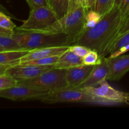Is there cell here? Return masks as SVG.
I'll return each mask as SVG.
<instances>
[{
    "label": "cell",
    "instance_id": "7",
    "mask_svg": "<svg viewBox=\"0 0 129 129\" xmlns=\"http://www.w3.org/2000/svg\"><path fill=\"white\" fill-rule=\"evenodd\" d=\"M58 20L49 6H42L30 10L29 16L15 30H38L46 28Z\"/></svg>",
    "mask_w": 129,
    "mask_h": 129
},
{
    "label": "cell",
    "instance_id": "4",
    "mask_svg": "<svg viewBox=\"0 0 129 129\" xmlns=\"http://www.w3.org/2000/svg\"><path fill=\"white\" fill-rule=\"evenodd\" d=\"M47 104L59 103H86L102 105L100 101L82 88L67 86L50 91L41 100Z\"/></svg>",
    "mask_w": 129,
    "mask_h": 129
},
{
    "label": "cell",
    "instance_id": "18",
    "mask_svg": "<svg viewBox=\"0 0 129 129\" xmlns=\"http://www.w3.org/2000/svg\"><path fill=\"white\" fill-rule=\"evenodd\" d=\"M60 55H55V56L48 57L42 58V59H34V60H29V61L23 62L17 65L22 66H53L59 60ZM13 67V66H12Z\"/></svg>",
    "mask_w": 129,
    "mask_h": 129
},
{
    "label": "cell",
    "instance_id": "14",
    "mask_svg": "<svg viewBox=\"0 0 129 129\" xmlns=\"http://www.w3.org/2000/svg\"><path fill=\"white\" fill-rule=\"evenodd\" d=\"M82 64H84L83 58L68 50L59 57V60L52 66V68L55 69H68Z\"/></svg>",
    "mask_w": 129,
    "mask_h": 129
},
{
    "label": "cell",
    "instance_id": "13",
    "mask_svg": "<svg viewBox=\"0 0 129 129\" xmlns=\"http://www.w3.org/2000/svg\"><path fill=\"white\" fill-rule=\"evenodd\" d=\"M93 68V65L82 64L67 69L66 80L68 86H79L88 78Z\"/></svg>",
    "mask_w": 129,
    "mask_h": 129
},
{
    "label": "cell",
    "instance_id": "28",
    "mask_svg": "<svg viewBox=\"0 0 129 129\" xmlns=\"http://www.w3.org/2000/svg\"><path fill=\"white\" fill-rule=\"evenodd\" d=\"M81 4L84 6V8H86V5H87V0H79ZM87 9V8H86Z\"/></svg>",
    "mask_w": 129,
    "mask_h": 129
},
{
    "label": "cell",
    "instance_id": "1",
    "mask_svg": "<svg viewBox=\"0 0 129 129\" xmlns=\"http://www.w3.org/2000/svg\"><path fill=\"white\" fill-rule=\"evenodd\" d=\"M123 22L119 7L115 5L95 25L86 28L75 44L84 45L94 50L100 58L106 57L110 54L119 37Z\"/></svg>",
    "mask_w": 129,
    "mask_h": 129
},
{
    "label": "cell",
    "instance_id": "17",
    "mask_svg": "<svg viewBox=\"0 0 129 129\" xmlns=\"http://www.w3.org/2000/svg\"><path fill=\"white\" fill-rule=\"evenodd\" d=\"M18 50L25 49L20 46L13 35H0V52Z\"/></svg>",
    "mask_w": 129,
    "mask_h": 129
},
{
    "label": "cell",
    "instance_id": "12",
    "mask_svg": "<svg viewBox=\"0 0 129 129\" xmlns=\"http://www.w3.org/2000/svg\"><path fill=\"white\" fill-rule=\"evenodd\" d=\"M70 46L71 45H60V46L47 47L31 50L25 56L18 60L15 66L23 62L29 61V60H34V59H42V58L55 56V55H61L67 50H69Z\"/></svg>",
    "mask_w": 129,
    "mask_h": 129
},
{
    "label": "cell",
    "instance_id": "9",
    "mask_svg": "<svg viewBox=\"0 0 129 129\" xmlns=\"http://www.w3.org/2000/svg\"><path fill=\"white\" fill-rule=\"evenodd\" d=\"M52 68V66H36L16 65L9 68L5 73L12 76L18 81H21L37 78L42 73Z\"/></svg>",
    "mask_w": 129,
    "mask_h": 129
},
{
    "label": "cell",
    "instance_id": "16",
    "mask_svg": "<svg viewBox=\"0 0 129 129\" xmlns=\"http://www.w3.org/2000/svg\"><path fill=\"white\" fill-rule=\"evenodd\" d=\"M47 2L58 20H60L68 12L70 0H47Z\"/></svg>",
    "mask_w": 129,
    "mask_h": 129
},
{
    "label": "cell",
    "instance_id": "22",
    "mask_svg": "<svg viewBox=\"0 0 129 129\" xmlns=\"http://www.w3.org/2000/svg\"><path fill=\"white\" fill-rule=\"evenodd\" d=\"M69 50L73 52L75 54H76L78 56L81 57L82 58H84L89 53L91 49H89L87 47L84 46V45L74 44V45H71Z\"/></svg>",
    "mask_w": 129,
    "mask_h": 129
},
{
    "label": "cell",
    "instance_id": "21",
    "mask_svg": "<svg viewBox=\"0 0 129 129\" xmlns=\"http://www.w3.org/2000/svg\"><path fill=\"white\" fill-rule=\"evenodd\" d=\"M0 28L11 31H15L16 26L13 22L10 16H7L3 12H1L0 13Z\"/></svg>",
    "mask_w": 129,
    "mask_h": 129
},
{
    "label": "cell",
    "instance_id": "24",
    "mask_svg": "<svg viewBox=\"0 0 129 129\" xmlns=\"http://www.w3.org/2000/svg\"><path fill=\"white\" fill-rule=\"evenodd\" d=\"M123 21L129 15V0H121L118 5Z\"/></svg>",
    "mask_w": 129,
    "mask_h": 129
},
{
    "label": "cell",
    "instance_id": "6",
    "mask_svg": "<svg viewBox=\"0 0 129 129\" xmlns=\"http://www.w3.org/2000/svg\"><path fill=\"white\" fill-rule=\"evenodd\" d=\"M97 86L82 88L100 101L102 105H129V93L117 90L111 87L105 79L100 81Z\"/></svg>",
    "mask_w": 129,
    "mask_h": 129
},
{
    "label": "cell",
    "instance_id": "23",
    "mask_svg": "<svg viewBox=\"0 0 129 129\" xmlns=\"http://www.w3.org/2000/svg\"><path fill=\"white\" fill-rule=\"evenodd\" d=\"M83 59L84 64L94 66L99 62L100 58L99 55L96 52L91 50L89 52V53Z\"/></svg>",
    "mask_w": 129,
    "mask_h": 129
},
{
    "label": "cell",
    "instance_id": "8",
    "mask_svg": "<svg viewBox=\"0 0 129 129\" xmlns=\"http://www.w3.org/2000/svg\"><path fill=\"white\" fill-rule=\"evenodd\" d=\"M49 91L30 86L18 84L13 88L0 89V96L12 101L41 100Z\"/></svg>",
    "mask_w": 129,
    "mask_h": 129
},
{
    "label": "cell",
    "instance_id": "27",
    "mask_svg": "<svg viewBox=\"0 0 129 129\" xmlns=\"http://www.w3.org/2000/svg\"><path fill=\"white\" fill-rule=\"evenodd\" d=\"M96 0H87L86 8L88 10H94Z\"/></svg>",
    "mask_w": 129,
    "mask_h": 129
},
{
    "label": "cell",
    "instance_id": "19",
    "mask_svg": "<svg viewBox=\"0 0 129 129\" xmlns=\"http://www.w3.org/2000/svg\"><path fill=\"white\" fill-rule=\"evenodd\" d=\"M115 5V0H96L94 10L102 16L112 10Z\"/></svg>",
    "mask_w": 129,
    "mask_h": 129
},
{
    "label": "cell",
    "instance_id": "26",
    "mask_svg": "<svg viewBox=\"0 0 129 129\" xmlns=\"http://www.w3.org/2000/svg\"><path fill=\"white\" fill-rule=\"evenodd\" d=\"M129 30V15L125 19V20L123 21V24H122V28H121L120 31L119 37L120 35H123V34L126 33L127 31H128Z\"/></svg>",
    "mask_w": 129,
    "mask_h": 129
},
{
    "label": "cell",
    "instance_id": "20",
    "mask_svg": "<svg viewBox=\"0 0 129 129\" xmlns=\"http://www.w3.org/2000/svg\"><path fill=\"white\" fill-rule=\"evenodd\" d=\"M18 84V81L9 74H0V89L13 88Z\"/></svg>",
    "mask_w": 129,
    "mask_h": 129
},
{
    "label": "cell",
    "instance_id": "15",
    "mask_svg": "<svg viewBox=\"0 0 129 129\" xmlns=\"http://www.w3.org/2000/svg\"><path fill=\"white\" fill-rule=\"evenodd\" d=\"M129 50V30L120 35L115 43L110 54V57L118 56Z\"/></svg>",
    "mask_w": 129,
    "mask_h": 129
},
{
    "label": "cell",
    "instance_id": "10",
    "mask_svg": "<svg viewBox=\"0 0 129 129\" xmlns=\"http://www.w3.org/2000/svg\"><path fill=\"white\" fill-rule=\"evenodd\" d=\"M110 68L107 80L118 81L129 71V54L107 58Z\"/></svg>",
    "mask_w": 129,
    "mask_h": 129
},
{
    "label": "cell",
    "instance_id": "29",
    "mask_svg": "<svg viewBox=\"0 0 129 129\" xmlns=\"http://www.w3.org/2000/svg\"><path fill=\"white\" fill-rule=\"evenodd\" d=\"M120 1L121 0H115V5H119V4L120 3Z\"/></svg>",
    "mask_w": 129,
    "mask_h": 129
},
{
    "label": "cell",
    "instance_id": "5",
    "mask_svg": "<svg viewBox=\"0 0 129 129\" xmlns=\"http://www.w3.org/2000/svg\"><path fill=\"white\" fill-rule=\"evenodd\" d=\"M66 74L67 69L52 68L34 79L18 81V84L50 91L68 86Z\"/></svg>",
    "mask_w": 129,
    "mask_h": 129
},
{
    "label": "cell",
    "instance_id": "11",
    "mask_svg": "<svg viewBox=\"0 0 129 129\" xmlns=\"http://www.w3.org/2000/svg\"><path fill=\"white\" fill-rule=\"evenodd\" d=\"M110 68L106 57L100 58L99 62L93 66L91 72L88 78L76 88H84L86 87L97 86L100 81L107 79L109 74Z\"/></svg>",
    "mask_w": 129,
    "mask_h": 129
},
{
    "label": "cell",
    "instance_id": "2",
    "mask_svg": "<svg viewBox=\"0 0 129 129\" xmlns=\"http://www.w3.org/2000/svg\"><path fill=\"white\" fill-rule=\"evenodd\" d=\"M87 13L79 0H70L67 13L52 25V28L54 32L65 34L69 45H74L86 27Z\"/></svg>",
    "mask_w": 129,
    "mask_h": 129
},
{
    "label": "cell",
    "instance_id": "3",
    "mask_svg": "<svg viewBox=\"0 0 129 129\" xmlns=\"http://www.w3.org/2000/svg\"><path fill=\"white\" fill-rule=\"evenodd\" d=\"M14 39L25 50H31L47 47L70 45L66 35L39 30H15Z\"/></svg>",
    "mask_w": 129,
    "mask_h": 129
},
{
    "label": "cell",
    "instance_id": "25",
    "mask_svg": "<svg viewBox=\"0 0 129 129\" xmlns=\"http://www.w3.org/2000/svg\"><path fill=\"white\" fill-rule=\"evenodd\" d=\"M30 10L42 6H49L47 0H26Z\"/></svg>",
    "mask_w": 129,
    "mask_h": 129
}]
</instances>
